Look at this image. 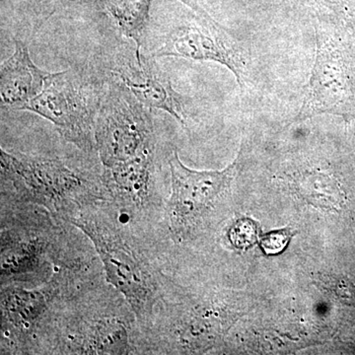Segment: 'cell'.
<instances>
[{
  "label": "cell",
  "mask_w": 355,
  "mask_h": 355,
  "mask_svg": "<svg viewBox=\"0 0 355 355\" xmlns=\"http://www.w3.org/2000/svg\"><path fill=\"white\" fill-rule=\"evenodd\" d=\"M98 111L95 144L105 168L153 151V121L132 92L111 88Z\"/></svg>",
  "instance_id": "obj_1"
},
{
  "label": "cell",
  "mask_w": 355,
  "mask_h": 355,
  "mask_svg": "<svg viewBox=\"0 0 355 355\" xmlns=\"http://www.w3.org/2000/svg\"><path fill=\"white\" fill-rule=\"evenodd\" d=\"M96 105L93 98L69 71L51 73L43 91L22 107L51 121L67 141L83 150L95 144Z\"/></svg>",
  "instance_id": "obj_2"
},
{
  "label": "cell",
  "mask_w": 355,
  "mask_h": 355,
  "mask_svg": "<svg viewBox=\"0 0 355 355\" xmlns=\"http://www.w3.org/2000/svg\"><path fill=\"white\" fill-rule=\"evenodd\" d=\"M172 193L169 220L177 234L193 228L230 186L237 161L223 171H196L186 167L177 153L169 161Z\"/></svg>",
  "instance_id": "obj_3"
},
{
  "label": "cell",
  "mask_w": 355,
  "mask_h": 355,
  "mask_svg": "<svg viewBox=\"0 0 355 355\" xmlns=\"http://www.w3.org/2000/svg\"><path fill=\"white\" fill-rule=\"evenodd\" d=\"M76 223L94 243L107 279L127 298L137 316L146 317L153 307L154 284L139 258L119 236L107 229L94 222Z\"/></svg>",
  "instance_id": "obj_4"
},
{
  "label": "cell",
  "mask_w": 355,
  "mask_h": 355,
  "mask_svg": "<svg viewBox=\"0 0 355 355\" xmlns=\"http://www.w3.org/2000/svg\"><path fill=\"white\" fill-rule=\"evenodd\" d=\"M154 55L219 62L233 72L240 85L246 69L241 49L234 39L207 16L174 28L166 35Z\"/></svg>",
  "instance_id": "obj_5"
},
{
  "label": "cell",
  "mask_w": 355,
  "mask_h": 355,
  "mask_svg": "<svg viewBox=\"0 0 355 355\" xmlns=\"http://www.w3.org/2000/svg\"><path fill=\"white\" fill-rule=\"evenodd\" d=\"M1 170L33 200L53 207L71 202L83 191V180L58 159L1 150Z\"/></svg>",
  "instance_id": "obj_6"
},
{
  "label": "cell",
  "mask_w": 355,
  "mask_h": 355,
  "mask_svg": "<svg viewBox=\"0 0 355 355\" xmlns=\"http://www.w3.org/2000/svg\"><path fill=\"white\" fill-rule=\"evenodd\" d=\"M317 53L304 101L296 121L323 114H340L347 97V83L340 53L324 36L317 32Z\"/></svg>",
  "instance_id": "obj_7"
},
{
  "label": "cell",
  "mask_w": 355,
  "mask_h": 355,
  "mask_svg": "<svg viewBox=\"0 0 355 355\" xmlns=\"http://www.w3.org/2000/svg\"><path fill=\"white\" fill-rule=\"evenodd\" d=\"M128 90L147 108L162 110L171 114L181 125H187V114L183 102L173 89L169 77L163 73L151 60L125 65L116 69Z\"/></svg>",
  "instance_id": "obj_8"
},
{
  "label": "cell",
  "mask_w": 355,
  "mask_h": 355,
  "mask_svg": "<svg viewBox=\"0 0 355 355\" xmlns=\"http://www.w3.org/2000/svg\"><path fill=\"white\" fill-rule=\"evenodd\" d=\"M50 72L33 62L27 46L15 40V50L2 62L0 70V96L3 106L20 111L23 106L43 91Z\"/></svg>",
  "instance_id": "obj_9"
},
{
  "label": "cell",
  "mask_w": 355,
  "mask_h": 355,
  "mask_svg": "<svg viewBox=\"0 0 355 355\" xmlns=\"http://www.w3.org/2000/svg\"><path fill=\"white\" fill-rule=\"evenodd\" d=\"M153 151L142 154L123 164L106 168L107 182L112 190L125 200H146L150 187Z\"/></svg>",
  "instance_id": "obj_10"
},
{
  "label": "cell",
  "mask_w": 355,
  "mask_h": 355,
  "mask_svg": "<svg viewBox=\"0 0 355 355\" xmlns=\"http://www.w3.org/2000/svg\"><path fill=\"white\" fill-rule=\"evenodd\" d=\"M103 6L121 34L135 43V58L141 62L142 43L153 0H102Z\"/></svg>",
  "instance_id": "obj_11"
},
{
  "label": "cell",
  "mask_w": 355,
  "mask_h": 355,
  "mask_svg": "<svg viewBox=\"0 0 355 355\" xmlns=\"http://www.w3.org/2000/svg\"><path fill=\"white\" fill-rule=\"evenodd\" d=\"M44 294L36 291L10 288L2 291V315L14 328L28 330L46 310Z\"/></svg>",
  "instance_id": "obj_12"
},
{
  "label": "cell",
  "mask_w": 355,
  "mask_h": 355,
  "mask_svg": "<svg viewBox=\"0 0 355 355\" xmlns=\"http://www.w3.org/2000/svg\"><path fill=\"white\" fill-rule=\"evenodd\" d=\"M83 350L85 354H127L128 336L125 326L114 320L100 322L87 334Z\"/></svg>",
  "instance_id": "obj_13"
},
{
  "label": "cell",
  "mask_w": 355,
  "mask_h": 355,
  "mask_svg": "<svg viewBox=\"0 0 355 355\" xmlns=\"http://www.w3.org/2000/svg\"><path fill=\"white\" fill-rule=\"evenodd\" d=\"M40 249L34 243L19 242L2 250V275H19L31 272L39 263Z\"/></svg>",
  "instance_id": "obj_14"
},
{
  "label": "cell",
  "mask_w": 355,
  "mask_h": 355,
  "mask_svg": "<svg viewBox=\"0 0 355 355\" xmlns=\"http://www.w3.org/2000/svg\"><path fill=\"white\" fill-rule=\"evenodd\" d=\"M229 239L238 249H246L258 239V228L253 221L241 219L236 222L229 231Z\"/></svg>",
  "instance_id": "obj_15"
},
{
  "label": "cell",
  "mask_w": 355,
  "mask_h": 355,
  "mask_svg": "<svg viewBox=\"0 0 355 355\" xmlns=\"http://www.w3.org/2000/svg\"><path fill=\"white\" fill-rule=\"evenodd\" d=\"M289 240H291L289 231H275V232L270 233V234L263 238L261 243V248H263L266 254H279L286 247Z\"/></svg>",
  "instance_id": "obj_16"
}]
</instances>
